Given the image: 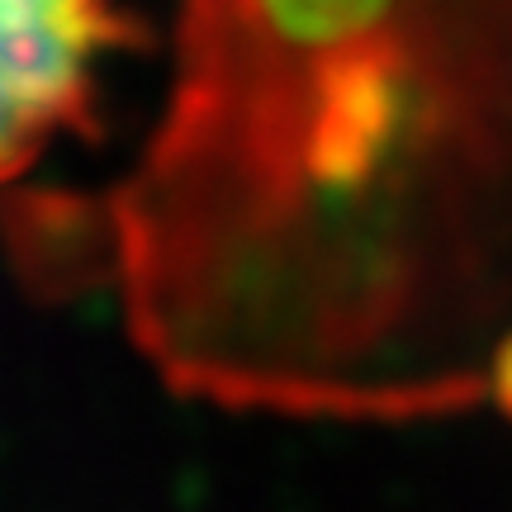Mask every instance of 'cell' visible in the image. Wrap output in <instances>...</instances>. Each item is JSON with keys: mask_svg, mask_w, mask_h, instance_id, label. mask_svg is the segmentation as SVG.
Masks as SVG:
<instances>
[{"mask_svg": "<svg viewBox=\"0 0 512 512\" xmlns=\"http://www.w3.org/2000/svg\"><path fill=\"white\" fill-rule=\"evenodd\" d=\"M0 223L38 290H110L185 399L475 408L512 332V0H181L133 166Z\"/></svg>", "mask_w": 512, "mask_h": 512, "instance_id": "obj_1", "label": "cell"}, {"mask_svg": "<svg viewBox=\"0 0 512 512\" xmlns=\"http://www.w3.org/2000/svg\"><path fill=\"white\" fill-rule=\"evenodd\" d=\"M143 38L119 0H0V190L57 143L95 138L100 76Z\"/></svg>", "mask_w": 512, "mask_h": 512, "instance_id": "obj_2", "label": "cell"}, {"mask_svg": "<svg viewBox=\"0 0 512 512\" xmlns=\"http://www.w3.org/2000/svg\"><path fill=\"white\" fill-rule=\"evenodd\" d=\"M489 399L512 418V332L503 337V347L494 351V366H489Z\"/></svg>", "mask_w": 512, "mask_h": 512, "instance_id": "obj_3", "label": "cell"}]
</instances>
